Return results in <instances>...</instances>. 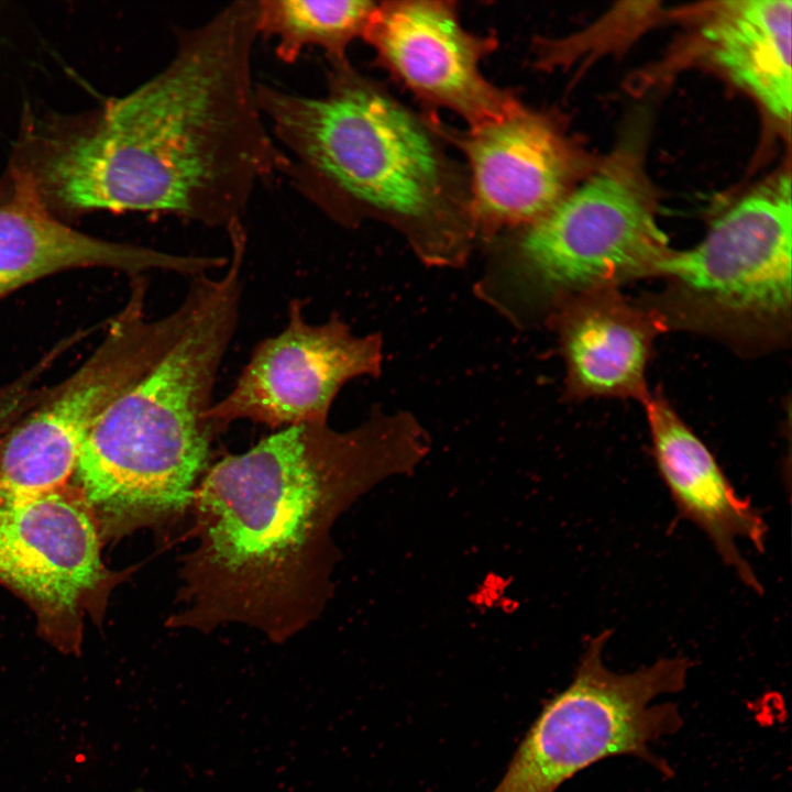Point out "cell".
I'll return each instance as SVG.
<instances>
[{"label":"cell","mask_w":792,"mask_h":792,"mask_svg":"<svg viewBox=\"0 0 792 792\" xmlns=\"http://www.w3.org/2000/svg\"><path fill=\"white\" fill-rule=\"evenodd\" d=\"M429 450L406 411L375 407L358 427L289 426L206 471L191 507L196 546L183 560L169 626L246 624L284 642L315 620L331 592L338 517Z\"/></svg>","instance_id":"cell-1"},{"label":"cell","mask_w":792,"mask_h":792,"mask_svg":"<svg viewBox=\"0 0 792 792\" xmlns=\"http://www.w3.org/2000/svg\"><path fill=\"white\" fill-rule=\"evenodd\" d=\"M258 1L180 31L164 68L111 99L45 160L42 194L72 210L174 215L230 230L287 158L256 99Z\"/></svg>","instance_id":"cell-2"},{"label":"cell","mask_w":792,"mask_h":792,"mask_svg":"<svg viewBox=\"0 0 792 792\" xmlns=\"http://www.w3.org/2000/svg\"><path fill=\"white\" fill-rule=\"evenodd\" d=\"M324 95L256 85L284 170L334 221L376 220L426 265L460 268L477 239L468 174L425 120L346 61L331 63Z\"/></svg>","instance_id":"cell-3"},{"label":"cell","mask_w":792,"mask_h":792,"mask_svg":"<svg viewBox=\"0 0 792 792\" xmlns=\"http://www.w3.org/2000/svg\"><path fill=\"white\" fill-rule=\"evenodd\" d=\"M241 293L234 274L213 280L178 339L91 428L74 476L109 530L165 525L191 507L219 430L206 414Z\"/></svg>","instance_id":"cell-4"},{"label":"cell","mask_w":792,"mask_h":792,"mask_svg":"<svg viewBox=\"0 0 792 792\" xmlns=\"http://www.w3.org/2000/svg\"><path fill=\"white\" fill-rule=\"evenodd\" d=\"M475 296L518 329L564 298L657 274L671 252L631 175L608 167L544 216L487 242Z\"/></svg>","instance_id":"cell-5"},{"label":"cell","mask_w":792,"mask_h":792,"mask_svg":"<svg viewBox=\"0 0 792 792\" xmlns=\"http://www.w3.org/2000/svg\"><path fill=\"white\" fill-rule=\"evenodd\" d=\"M609 636L605 630L590 639L572 681L543 705L492 792H556L580 771L617 756L670 773L650 746L676 733L683 719L675 704L653 701L683 690L691 663L662 658L614 672L603 661Z\"/></svg>","instance_id":"cell-6"},{"label":"cell","mask_w":792,"mask_h":792,"mask_svg":"<svg viewBox=\"0 0 792 792\" xmlns=\"http://www.w3.org/2000/svg\"><path fill=\"white\" fill-rule=\"evenodd\" d=\"M146 288L132 276L128 301L91 355L0 436V503L63 491L97 419L173 345L208 292L193 279L175 310L150 319Z\"/></svg>","instance_id":"cell-7"},{"label":"cell","mask_w":792,"mask_h":792,"mask_svg":"<svg viewBox=\"0 0 792 792\" xmlns=\"http://www.w3.org/2000/svg\"><path fill=\"white\" fill-rule=\"evenodd\" d=\"M382 363L381 334L356 336L336 314L309 323L295 299L286 327L255 346L233 388L206 417L218 429L238 419L272 428L326 424L341 387L360 376L377 377Z\"/></svg>","instance_id":"cell-8"},{"label":"cell","mask_w":792,"mask_h":792,"mask_svg":"<svg viewBox=\"0 0 792 792\" xmlns=\"http://www.w3.org/2000/svg\"><path fill=\"white\" fill-rule=\"evenodd\" d=\"M791 178L781 174L716 218L695 248L670 252L657 274L722 314L768 321L791 307Z\"/></svg>","instance_id":"cell-9"},{"label":"cell","mask_w":792,"mask_h":792,"mask_svg":"<svg viewBox=\"0 0 792 792\" xmlns=\"http://www.w3.org/2000/svg\"><path fill=\"white\" fill-rule=\"evenodd\" d=\"M363 38L381 66L428 106L448 109L476 128L522 105L492 84L481 62L497 46L494 35L466 30L450 1L377 3Z\"/></svg>","instance_id":"cell-10"},{"label":"cell","mask_w":792,"mask_h":792,"mask_svg":"<svg viewBox=\"0 0 792 792\" xmlns=\"http://www.w3.org/2000/svg\"><path fill=\"white\" fill-rule=\"evenodd\" d=\"M439 130L468 161L470 208L477 238L522 228L568 193L576 160L547 116L524 105L512 114L466 132Z\"/></svg>","instance_id":"cell-11"},{"label":"cell","mask_w":792,"mask_h":792,"mask_svg":"<svg viewBox=\"0 0 792 792\" xmlns=\"http://www.w3.org/2000/svg\"><path fill=\"white\" fill-rule=\"evenodd\" d=\"M105 579L98 522L64 491L0 503V581L45 622L75 616Z\"/></svg>","instance_id":"cell-12"},{"label":"cell","mask_w":792,"mask_h":792,"mask_svg":"<svg viewBox=\"0 0 792 792\" xmlns=\"http://www.w3.org/2000/svg\"><path fill=\"white\" fill-rule=\"evenodd\" d=\"M211 256L179 255L82 233L48 210L35 177L16 172L12 194L0 201V300L44 277L102 267L131 276L167 271L191 277L212 271Z\"/></svg>","instance_id":"cell-13"},{"label":"cell","mask_w":792,"mask_h":792,"mask_svg":"<svg viewBox=\"0 0 792 792\" xmlns=\"http://www.w3.org/2000/svg\"><path fill=\"white\" fill-rule=\"evenodd\" d=\"M644 404L653 459L680 516L707 536L723 563L746 586L761 593L737 539L762 552L767 538L762 516L737 494L711 450L661 394L649 395Z\"/></svg>","instance_id":"cell-14"},{"label":"cell","mask_w":792,"mask_h":792,"mask_svg":"<svg viewBox=\"0 0 792 792\" xmlns=\"http://www.w3.org/2000/svg\"><path fill=\"white\" fill-rule=\"evenodd\" d=\"M549 319L565 364V396L647 400L646 369L662 327L659 317L608 287L564 298Z\"/></svg>","instance_id":"cell-15"},{"label":"cell","mask_w":792,"mask_h":792,"mask_svg":"<svg viewBox=\"0 0 792 792\" xmlns=\"http://www.w3.org/2000/svg\"><path fill=\"white\" fill-rule=\"evenodd\" d=\"M791 12L790 0L729 1L703 31L715 63L785 123L792 98Z\"/></svg>","instance_id":"cell-16"},{"label":"cell","mask_w":792,"mask_h":792,"mask_svg":"<svg viewBox=\"0 0 792 792\" xmlns=\"http://www.w3.org/2000/svg\"><path fill=\"white\" fill-rule=\"evenodd\" d=\"M377 3L364 0L258 1V35L276 40V54L294 63L308 46L324 51L330 63L346 61V48L363 37Z\"/></svg>","instance_id":"cell-17"},{"label":"cell","mask_w":792,"mask_h":792,"mask_svg":"<svg viewBox=\"0 0 792 792\" xmlns=\"http://www.w3.org/2000/svg\"><path fill=\"white\" fill-rule=\"evenodd\" d=\"M47 371L46 363L37 361L21 376L0 388V436L44 396L45 391L37 388V384Z\"/></svg>","instance_id":"cell-18"}]
</instances>
